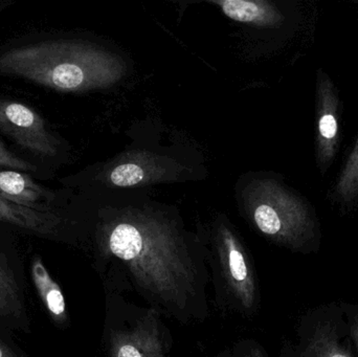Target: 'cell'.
<instances>
[{
    "label": "cell",
    "mask_w": 358,
    "mask_h": 357,
    "mask_svg": "<svg viewBox=\"0 0 358 357\" xmlns=\"http://www.w3.org/2000/svg\"><path fill=\"white\" fill-rule=\"evenodd\" d=\"M120 67L107 52L77 40L40 38L0 50V77L27 80L57 92L108 85L121 75Z\"/></svg>",
    "instance_id": "6da1fadb"
},
{
    "label": "cell",
    "mask_w": 358,
    "mask_h": 357,
    "mask_svg": "<svg viewBox=\"0 0 358 357\" xmlns=\"http://www.w3.org/2000/svg\"><path fill=\"white\" fill-rule=\"evenodd\" d=\"M254 218L261 232L280 237L299 251H319L322 228L313 203L275 178L257 182Z\"/></svg>",
    "instance_id": "7a4b0ae2"
},
{
    "label": "cell",
    "mask_w": 358,
    "mask_h": 357,
    "mask_svg": "<svg viewBox=\"0 0 358 357\" xmlns=\"http://www.w3.org/2000/svg\"><path fill=\"white\" fill-rule=\"evenodd\" d=\"M315 163L322 177L327 175L340 152L344 123V102L329 73L320 67L315 92Z\"/></svg>",
    "instance_id": "3957f363"
},
{
    "label": "cell",
    "mask_w": 358,
    "mask_h": 357,
    "mask_svg": "<svg viewBox=\"0 0 358 357\" xmlns=\"http://www.w3.org/2000/svg\"><path fill=\"white\" fill-rule=\"evenodd\" d=\"M300 357H358L341 304L315 308L302 326Z\"/></svg>",
    "instance_id": "277c9868"
},
{
    "label": "cell",
    "mask_w": 358,
    "mask_h": 357,
    "mask_svg": "<svg viewBox=\"0 0 358 357\" xmlns=\"http://www.w3.org/2000/svg\"><path fill=\"white\" fill-rule=\"evenodd\" d=\"M0 133L36 159L58 156L60 142L45 119L24 103L0 96Z\"/></svg>",
    "instance_id": "5b68a950"
},
{
    "label": "cell",
    "mask_w": 358,
    "mask_h": 357,
    "mask_svg": "<svg viewBox=\"0 0 358 357\" xmlns=\"http://www.w3.org/2000/svg\"><path fill=\"white\" fill-rule=\"evenodd\" d=\"M0 196L42 212H52L55 194L31 180L29 174L0 170Z\"/></svg>",
    "instance_id": "8992f818"
},
{
    "label": "cell",
    "mask_w": 358,
    "mask_h": 357,
    "mask_svg": "<svg viewBox=\"0 0 358 357\" xmlns=\"http://www.w3.org/2000/svg\"><path fill=\"white\" fill-rule=\"evenodd\" d=\"M0 221L18 226L41 237L58 233L60 218L54 212H42L0 196Z\"/></svg>",
    "instance_id": "52a82bcc"
},
{
    "label": "cell",
    "mask_w": 358,
    "mask_h": 357,
    "mask_svg": "<svg viewBox=\"0 0 358 357\" xmlns=\"http://www.w3.org/2000/svg\"><path fill=\"white\" fill-rule=\"evenodd\" d=\"M229 18L259 27H275L283 23V13L267 1L225 0L216 1Z\"/></svg>",
    "instance_id": "ba28073f"
},
{
    "label": "cell",
    "mask_w": 358,
    "mask_h": 357,
    "mask_svg": "<svg viewBox=\"0 0 358 357\" xmlns=\"http://www.w3.org/2000/svg\"><path fill=\"white\" fill-rule=\"evenodd\" d=\"M332 203L344 210L358 207V134L329 192Z\"/></svg>",
    "instance_id": "9c48e42d"
},
{
    "label": "cell",
    "mask_w": 358,
    "mask_h": 357,
    "mask_svg": "<svg viewBox=\"0 0 358 357\" xmlns=\"http://www.w3.org/2000/svg\"><path fill=\"white\" fill-rule=\"evenodd\" d=\"M31 275L42 305L52 320L60 322L65 318L66 305L60 287L52 280L41 258L35 257L31 264Z\"/></svg>",
    "instance_id": "30bf717a"
},
{
    "label": "cell",
    "mask_w": 358,
    "mask_h": 357,
    "mask_svg": "<svg viewBox=\"0 0 358 357\" xmlns=\"http://www.w3.org/2000/svg\"><path fill=\"white\" fill-rule=\"evenodd\" d=\"M27 312L14 272L0 253V316L10 322L27 323Z\"/></svg>",
    "instance_id": "8fae6325"
},
{
    "label": "cell",
    "mask_w": 358,
    "mask_h": 357,
    "mask_svg": "<svg viewBox=\"0 0 358 357\" xmlns=\"http://www.w3.org/2000/svg\"><path fill=\"white\" fill-rule=\"evenodd\" d=\"M143 247L142 235L132 224H120L111 234L110 249L120 259H136L142 253Z\"/></svg>",
    "instance_id": "7c38bea8"
},
{
    "label": "cell",
    "mask_w": 358,
    "mask_h": 357,
    "mask_svg": "<svg viewBox=\"0 0 358 357\" xmlns=\"http://www.w3.org/2000/svg\"><path fill=\"white\" fill-rule=\"evenodd\" d=\"M150 171L140 163H126L117 166L110 174L113 184L119 187H130L146 182Z\"/></svg>",
    "instance_id": "4fadbf2b"
},
{
    "label": "cell",
    "mask_w": 358,
    "mask_h": 357,
    "mask_svg": "<svg viewBox=\"0 0 358 357\" xmlns=\"http://www.w3.org/2000/svg\"><path fill=\"white\" fill-rule=\"evenodd\" d=\"M0 170L27 174L35 173L38 171V167L31 161L19 156L16 153L12 152L0 140Z\"/></svg>",
    "instance_id": "5bb4252c"
},
{
    "label": "cell",
    "mask_w": 358,
    "mask_h": 357,
    "mask_svg": "<svg viewBox=\"0 0 358 357\" xmlns=\"http://www.w3.org/2000/svg\"><path fill=\"white\" fill-rule=\"evenodd\" d=\"M341 307L344 312L349 333L358 354V304L341 303Z\"/></svg>",
    "instance_id": "9a60e30c"
},
{
    "label": "cell",
    "mask_w": 358,
    "mask_h": 357,
    "mask_svg": "<svg viewBox=\"0 0 358 357\" xmlns=\"http://www.w3.org/2000/svg\"><path fill=\"white\" fill-rule=\"evenodd\" d=\"M229 266H231V276L238 281L245 280L248 276V268L243 256L237 249L229 252Z\"/></svg>",
    "instance_id": "2e32d148"
},
{
    "label": "cell",
    "mask_w": 358,
    "mask_h": 357,
    "mask_svg": "<svg viewBox=\"0 0 358 357\" xmlns=\"http://www.w3.org/2000/svg\"><path fill=\"white\" fill-rule=\"evenodd\" d=\"M0 357H21V356L12 346L0 339Z\"/></svg>",
    "instance_id": "e0dca14e"
},
{
    "label": "cell",
    "mask_w": 358,
    "mask_h": 357,
    "mask_svg": "<svg viewBox=\"0 0 358 357\" xmlns=\"http://www.w3.org/2000/svg\"><path fill=\"white\" fill-rule=\"evenodd\" d=\"M119 357H142V356L134 346L126 345L120 349Z\"/></svg>",
    "instance_id": "ac0fdd59"
},
{
    "label": "cell",
    "mask_w": 358,
    "mask_h": 357,
    "mask_svg": "<svg viewBox=\"0 0 358 357\" xmlns=\"http://www.w3.org/2000/svg\"><path fill=\"white\" fill-rule=\"evenodd\" d=\"M10 4H12L10 1H2V0H0V10H4V8H8Z\"/></svg>",
    "instance_id": "d6986e66"
}]
</instances>
